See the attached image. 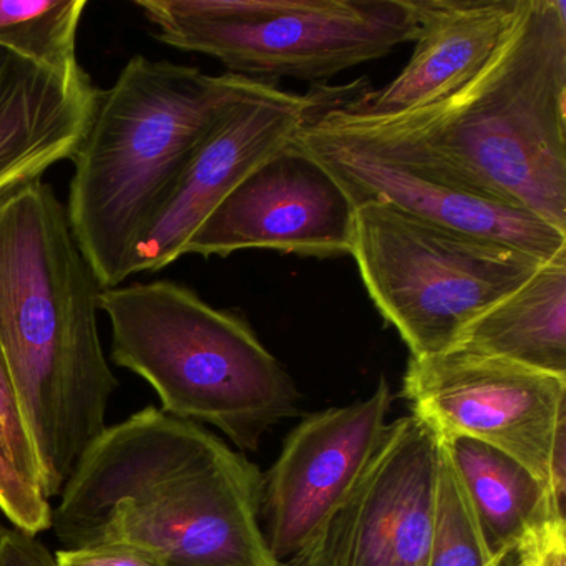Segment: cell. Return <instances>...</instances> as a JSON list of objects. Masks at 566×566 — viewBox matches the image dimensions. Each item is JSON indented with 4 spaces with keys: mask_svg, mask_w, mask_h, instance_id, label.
Instances as JSON below:
<instances>
[{
    "mask_svg": "<svg viewBox=\"0 0 566 566\" xmlns=\"http://www.w3.org/2000/svg\"><path fill=\"white\" fill-rule=\"evenodd\" d=\"M263 473L200 423L145 407L85 450L52 506L64 548L120 545L160 566H280Z\"/></svg>",
    "mask_w": 566,
    "mask_h": 566,
    "instance_id": "6da1fadb",
    "label": "cell"
},
{
    "mask_svg": "<svg viewBox=\"0 0 566 566\" xmlns=\"http://www.w3.org/2000/svg\"><path fill=\"white\" fill-rule=\"evenodd\" d=\"M337 101L317 124L566 233L565 0H523L489 64L442 101L384 118L354 117Z\"/></svg>",
    "mask_w": 566,
    "mask_h": 566,
    "instance_id": "7a4b0ae2",
    "label": "cell"
},
{
    "mask_svg": "<svg viewBox=\"0 0 566 566\" xmlns=\"http://www.w3.org/2000/svg\"><path fill=\"white\" fill-rule=\"evenodd\" d=\"M102 290L51 185L0 195V350L49 500L108 427L118 380L101 339Z\"/></svg>",
    "mask_w": 566,
    "mask_h": 566,
    "instance_id": "3957f363",
    "label": "cell"
},
{
    "mask_svg": "<svg viewBox=\"0 0 566 566\" xmlns=\"http://www.w3.org/2000/svg\"><path fill=\"white\" fill-rule=\"evenodd\" d=\"M256 78L130 59L72 155L69 223L104 290L132 276V258L191 154Z\"/></svg>",
    "mask_w": 566,
    "mask_h": 566,
    "instance_id": "277c9868",
    "label": "cell"
},
{
    "mask_svg": "<svg viewBox=\"0 0 566 566\" xmlns=\"http://www.w3.org/2000/svg\"><path fill=\"white\" fill-rule=\"evenodd\" d=\"M112 359L150 384L161 410L210 423L256 452L271 427L296 416V386L250 324L174 281L102 290Z\"/></svg>",
    "mask_w": 566,
    "mask_h": 566,
    "instance_id": "5b68a950",
    "label": "cell"
},
{
    "mask_svg": "<svg viewBox=\"0 0 566 566\" xmlns=\"http://www.w3.org/2000/svg\"><path fill=\"white\" fill-rule=\"evenodd\" d=\"M170 48L241 77L316 82L416 41L413 0H137Z\"/></svg>",
    "mask_w": 566,
    "mask_h": 566,
    "instance_id": "8992f818",
    "label": "cell"
},
{
    "mask_svg": "<svg viewBox=\"0 0 566 566\" xmlns=\"http://www.w3.org/2000/svg\"><path fill=\"white\" fill-rule=\"evenodd\" d=\"M350 256L412 357L455 347L472 321L545 263L386 201L356 207Z\"/></svg>",
    "mask_w": 566,
    "mask_h": 566,
    "instance_id": "52a82bcc",
    "label": "cell"
},
{
    "mask_svg": "<svg viewBox=\"0 0 566 566\" xmlns=\"http://www.w3.org/2000/svg\"><path fill=\"white\" fill-rule=\"evenodd\" d=\"M402 397L440 437L495 447L548 483L553 447L566 430V377L452 347L410 356Z\"/></svg>",
    "mask_w": 566,
    "mask_h": 566,
    "instance_id": "ba28073f",
    "label": "cell"
},
{
    "mask_svg": "<svg viewBox=\"0 0 566 566\" xmlns=\"http://www.w3.org/2000/svg\"><path fill=\"white\" fill-rule=\"evenodd\" d=\"M439 432L410 413L389 422L349 495L290 566H427Z\"/></svg>",
    "mask_w": 566,
    "mask_h": 566,
    "instance_id": "9c48e42d",
    "label": "cell"
},
{
    "mask_svg": "<svg viewBox=\"0 0 566 566\" xmlns=\"http://www.w3.org/2000/svg\"><path fill=\"white\" fill-rule=\"evenodd\" d=\"M334 95H296L254 81L191 154L135 247L132 276L157 273L185 256L214 208L260 165L294 144Z\"/></svg>",
    "mask_w": 566,
    "mask_h": 566,
    "instance_id": "30bf717a",
    "label": "cell"
},
{
    "mask_svg": "<svg viewBox=\"0 0 566 566\" xmlns=\"http://www.w3.org/2000/svg\"><path fill=\"white\" fill-rule=\"evenodd\" d=\"M389 382L349 406L306 417L284 440L263 475L264 538L280 566H290L313 542L363 475L386 433Z\"/></svg>",
    "mask_w": 566,
    "mask_h": 566,
    "instance_id": "8fae6325",
    "label": "cell"
},
{
    "mask_svg": "<svg viewBox=\"0 0 566 566\" xmlns=\"http://www.w3.org/2000/svg\"><path fill=\"white\" fill-rule=\"evenodd\" d=\"M356 207L297 140L248 175L198 228L185 254L228 256L276 250L300 256L350 254Z\"/></svg>",
    "mask_w": 566,
    "mask_h": 566,
    "instance_id": "7c38bea8",
    "label": "cell"
},
{
    "mask_svg": "<svg viewBox=\"0 0 566 566\" xmlns=\"http://www.w3.org/2000/svg\"><path fill=\"white\" fill-rule=\"evenodd\" d=\"M297 144L323 165L354 207L386 201L423 220L516 248L539 261L566 251V233L522 208L470 193L384 148L317 124Z\"/></svg>",
    "mask_w": 566,
    "mask_h": 566,
    "instance_id": "4fadbf2b",
    "label": "cell"
},
{
    "mask_svg": "<svg viewBox=\"0 0 566 566\" xmlns=\"http://www.w3.org/2000/svg\"><path fill=\"white\" fill-rule=\"evenodd\" d=\"M523 0H413L412 57L380 91L340 95L336 107L354 117L407 114L469 84L496 54L518 21Z\"/></svg>",
    "mask_w": 566,
    "mask_h": 566,
    "instance_id": "5bb4252c",
    "label": "cell"
},
{
    "mask_svg": "<svg viewBox=\"0 0 566 566\" xmlns=\"http://www.w3.org/2000/svg\"><path fill=\"white\" fill-rule=\"evenodd\" d=\"M98 88L0 48V195L69 160L94 111Z\"/></svg>",
    "mask_w": 566,
    "mask_h": 566,
    "instance_id": "9a60e30c",
    "label": "cell"
},
{
    "mask_svg": "<svg viewBox=\"0 0 566 566\" xmlns=\"http://www.w3.org/2000/svg\"><path fill=\"white\" fill-rule=\"evenodd\" d=\"M455 347L566 377V251L472 321Z\"/></svg>",
    "mask_w": 566,
    "mask_h": 566,
    "instance_id": "2e32d148",
    "label": "cell"
},
{
    "mask_svg": "<svg viewBox=\"0 0 566 566\" xmlns=\"http://www.w3.org/2000/svg\"><path fill=\"white\" fill-rule=\"evenodd\" d=\"M492 558L500 566L526 533L549 518H565L548 483L509 453L467 437H442Z\"/></svg>",
    "mask_w": 566,
    "mask_h": 566,
    "instance_id": "e0dca14e",
    "label": "cell"
},
{
    "mask_svg": "<svg viewBox=\"0 0 566 566\" xmlns=\"http://www.w3.org/2000/svg\"><path fill=\"white\" fill-rule=\"evenodd\" d=\"M87 0H0V48L67 77L85 72L75 55Z\"/></svg>",
    "mask_w": 566,
    "mask_h": 566,
    "instance_id": "ac0fdd59",
    "label": "cell"
},
{
    "mask_svg": "<svg viewBox=\"0 0 566 566\" xmlns=\"http://www.w3.org/2000/svg\"><path fill=\"white\" fill-rule=\"evenodd\" d=\"M427 566H500L486 548L462 480L450 462L443 442Z\"/></svg>",
    "mask_w": 566,
    "mask_h": 566,
    "instance_id": "d6986e66",
    "label": "cell"
},
{
    "mask_svg": "<svg viewBox=\"0 0 566 566\" xmlns=\"http://www.w3.org/2000/svg\"><path fill=\"white\" fill-rule=\"evenodd\" d=\"M0 510L11 525L41 535L51 530V500L35 483L25 479L0 447Z\"/></svg>",
    "mask_w": 566,
    "mask_h": 566,
    "instance_id": "ffe728a7",
    "label": "cell"
},
{
    "mask_svg": "<svg viewBox=\"0 0 566 566\" xmlns=\"http://www.w3.org/2000/svg\"><path fill=\"white\" fill-rule=\"evenodd\" d=\"M0 447L15 469L39 486L38 460L25 430L4 356L0 350ZM41 489V486H39Z\"/></svg>",
    "mask_w": 566,
    "mask_h": 566,
    "instance_id": "44dd1931",
    "label": "cell"
},
{
    "mask_svg": "<svg viewBox=\"0 0 566 566\" xmlns=\"http://www.w3.org/2000/svg\"><path fill=\"white\" fill-rule=\"evenodd\" d=\"M515 553L518 566H566V520H546L526 533Z\"/></svg>",
    "mask_w": 566,
    "mask_h": 566,
    "instance_id": "7402d4cb",
    "label": "cell"
},
{
    "mask_svg": "<svg viewBox=\"0 0 566 566\" xmlns=\"http://www.w3.org/2000/svg\"><path fill=\"white\" fill-rule=\"evenodd\" d=\"M0 566H57L54 553L35 535L0 523Z\"/></svg>",
    "mask_w": 566,
    "mask_h": 566,
    "instance_id": "603a6c76",
    "label": "cell"
},
{
    "mask_svg": "<svg viewBox=\"0 0 566 566\" xmlns=\"http://www.w3.org/2000/svg\"><path fill=\"white\" fill-rule=\"evenodd\" d=\"M54 556L57 566H160L150 556L120 545L62 548Z\"/></svg>",
    "mask_w": 566,
    "mask_h": 566,
    "instance_id": "cb8c5ba5",
    "label": "cell"
}]
</instances>
